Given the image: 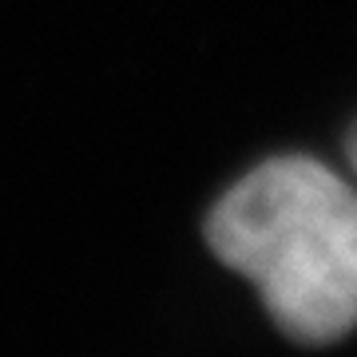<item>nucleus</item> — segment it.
Segmentation results:
<instances>
[{
  "label": "nucleus",
  "instance_id": "f257e3e1",
  "mask_svg": "<svg viewBox=\"0 0 357 357\" xmlns=\"http://www.w3.org/2000/svg\"><path fill=\"white\" fill-rule=\"evenodd\" d=\"M206 238L290 337L333 342L357 326V191L330 167L262 163L211 211Z\"/></svg>",
  "mask_w": 357,
  "mask_h": 357
},
{
  "label": "nucleus",
  "instance_id": "f03ea898",
  "mask_svg": "<svg viewBox=\"0 0 357 357\" xmlns=\"http://www.w3.org/2000/svg\"><path fill=\"white\" fill-rule=\"evenodd\" d=\"M349 159H354V171H357V128L349 131Z\"/></svg>",
  "mask_w": 357,
  "mask_h": 357
}]
</instances>
